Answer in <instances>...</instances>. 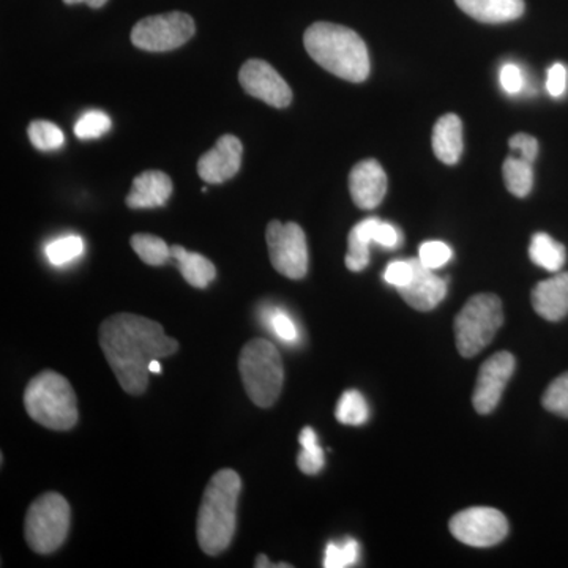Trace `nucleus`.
Here are the masks:
<instances>
[{
  "label": "nucleus",
  "mask_w": 568,
  "mask_h": 568,
  "mask_svg": "<svg viewBox=\"0 0 568 568\" xmlns=\"http://www.w3.org/2000/svg\"><path fill=\"white\" fill-rule=\"evenodd\" d=\"M504 323L503 304L495 294H477L455 320L458 353L470 358L493 342Z\"/></svg>",
  "instance_id": "6"
},
{
  "label": "nucleus",
  "mask_w": 568,
  "mask_h": 568,
  "mask_svg": "<svg viewBox=\"0 0 568 568\" xmlns=\"http://www.w3.org/2000/svg\"><path fill=\"white\" fill-rule=\"evenodd\" d=\"M532 306L549 323L564 320L568 315V272L538 283L532 291Z\"/></svg>",
  "instance_id": "16"
},
{
  "label": "nucleus",
  "mask_w": 568,
  "mask_h": 568,
  "mask_svg": "<svg viewBox=\"0 0 568 568\" xmlns=\"http://www.w3.org/2000/svg\"><path fill=\"white\" fill-rule=\"evenodd\" d=\"M239 372L246 395L260 407L274 406L284 384L282 355L271 342L254 338L242 347Z\"/></svg>",
  "instance_id": "5"
},
{
  "label": "nucleus",
  "mask_w": 568,
  "mask_h": 568,
  "mask_svg": "<svg viewBox=\"0 0 568 568\" xmlns=\"http://www.w3.org/2000/svg\"><path fill=\"white\" fill-rule=\"evenodd\" d=\"M241 489V477L233 469L213 474L205 487L196 523L197 541L205 555L219 556L230 548Z\"/></svg>",
  "instance_id": "3"
},
{
  "label": "nucleus",
  "mask_w": 568,
  "mask_h": 568,
  "mask_svg": "<svg viewBox=\"0 0 568 568\" xmlns=\"http://www.w3.org/2000/svg\"><path fill=\"white\" fill-rule=\"evenodd\" d=\"M84 241L80 235H65L48 244L44 253L52 265H65L78 260L84 253Z\"/></svg>",
  "instance_id": "27"
},
{
  "label": "nucleus",
  "mask_w": 568,
  "mask_h": 568,
  "mask_svg": "<svg viewBox=\"0 0 568 568\" xmlns=\"http://www.w3.org/2000/svg\"><path fill=\"white\" fill-rule=\"evenodd\" d=\"M375 244L383 248L394 250L402 244V233L396 230L394 224L379 222L376 227Z\"/></svg>",
  "instance_id": "38"
},
{
  "label": "nucleus",
  "mask_w": 568,
  "mask_h": 568,
  "mask_svg": "<svg viewBox=\"0 0 568 568\" xmlns=\"http://www.w3.org/2000/svg\"><path fill=\"white\" fill-rule=\"evenodd\" d=\"M515 365L514 355L507 351L491 355L481 365L473 395V405L478 414H489L496 409L508 381L514 376Z\"/></svg>",
  "instance_id": "12"
},
{
  "label": "nucleus",
  "mask_w": 568,
  "mask_h": 568,
  "mask_svg": "<svg viewBox=\"0 0 568 568\" xmlns=\"http://www.w3.org/2000/svg\"><path fill=\"white\" fill-rule=\"evenodd\" d=\"M413 260L392 261V263L387 265L386 272H384L386 283L396 287V290H402V287L407 286L410 280H413Z\"/></svg>",
  "instance_id": "34"
},
{
  "label": "nucleus",
  "mask_w": 568,
  "mask_h": 568,
  "mask_svg": "<svg viewBox=\"0 0 568 568\" xmlns=\"http://www.w3.org/2000/svg\"><path fill=\"white\" fill-rule=\"evenodd\" d=\"M298 443H301L302 452L297 457L298 469L308 476H315V474L323 470L324 467V452L317 444V436L315 429L312 426H305L298 436Z\"/></svg>",
  "instance_id": "24"
},
{
  "label": "nucleus",
  "mask_w": 568,
  "mask_h": 568,
  "mask_svg": "<svg viewBox=\"0 0 568 568\" xmlns=\"http://www.w3.org/2000/svg\"><path fill=\"white\" fill-rule=\"evenodd\" d=\"M305 50L324 70L349 82L369 77L368 48L357 32L332 22H316L306 29Z\"/></svg>",
  "instance_id": "2"
},
{
  "label": "nucleus",
  "mask_w": 568,
  "mask_h": 568,
  "mask_svg": "<svg viewBox=\"0 0 568 568\" xmlns=\"http://www.w3.org/2000/svg\"><path fill=\"white\" fill-rule=\"evenodd\" d=\"M349 192L354 204L372 211L383 203L387 193V175L376 160H364L355 164L349 174Z\"/></svg>",
  "instance_id": "14"
},
{
  "label": "nucleus",
  "mask_w": 568,
  "mask_h": 568,
  "mask_svg": "<svg viewBox=\"0 0 568 568\" xmlns=\"http://www.w3.org/2000/svg\"><path fill=\"white\" fill-rule=\"evenodd\" d=\"M529 256L530 261L538 267L558 274L566 264V246L555 241L551 235L537 233L530 241Z\"/></svg>",
  "instance_id": "22"
},
{
  "label": "nucleus",
  "mask_w": 568,
  "mask_h": 568,
  "mask_svg": "<svg viewBox=\"0 0 568 568\" xmlns=\"http://www.w3.org/2000/svg\"><path fill=\"white\" fill-rule=\"evenodd\" d=\"M381 220L376 216L366 219L364 222L355 224L353 231L347 237L346 267L351 272L365 271L369 264V246L375 244L376 227Z\"/></svg>",
  "instance_id": "20"
},
{
  "label": "nucleus",
  "mask_w": 568,
  "mask_h": 568,
  "mask_svg": "<svg viewBox=\"0 0 568 568\" xmlns=\"http://www.w3.org/2000/svg\"><path fill=\"white\" fill-rule=\"evenodd\" d=\"M99 334L108 364L130 395L144 394L153 361L170 357L179 351V343L164 334L162 324L130 313L104 320Z\"/></svg>",
  "instance_id": "1"
},
{
  "label": "nucleus",
  "mask_w": 568,
  "mask_h": 568,
  "mask_svg": "<svg viewBox=\"0 0 568 568\" xmlns=\"http://www.w3.org/2000/svg\"><path fill=\"white\" fill-rule=\"evenodd\" d=\"M541 405L556 416L568 418V373L552 381L541 398Z\"/></svg>",
  "instance_id": "30"
},
{
  "label": "nucleus",
  "mask_w": 568,
  "mask_h": 568,
  "mask_svg": "<svg viewBox=\"0 0 568 568\" xmlns=\"http://www.w3.org/2000/svg\"><path fill=\"white\" fill-rule=\"evenodd\" d=\"M268 256L278 274L302 280L308 272V244L297 223L271 222L267 226Z\"/></svg>",
  "instance_id": "9"
},
{
  "label": "nucleus",
  "mask_w": 568,
  "mask_h": 568,
  "mask_svg": "<svg viewBox=\"0 0 568 568\" xmlns=\"http://www.w3.org/2000/svg\"><path fill=\"white\" fill-rule=\"evenodd\" d=\"M463 123L457 114H446L433 129V151L444 164H457L463 155Z\"/></svg>",
  "instance_id": "19"
},
{
  "label": "nucleus",
  "mask_w": 568,
  "mask_h": 568,
  "mask_svg": "<svg viewBox=\"0 0 568 568\" xmlns=\"http://www.w3.org/2000/svg\"><path fill=\"white\" fill-rule=\"evenodd\" d=\"M265 323L268 328L274 332L276 338L282 339L287 345H295L301 338L297 325H295L293 317L287 315L283 310L274 308L265 315Z\"/></svg>",
  "instance_id": "32"
},
{
  "label": "nucleus",
  "mask_w": 568,
  "mask_h": 568,
  "mask_svg": "<svg viewBox=\"0 0 568 568\" xmlns=\"http://www.w3.org/2000/svg\"><path fill=\"white\" fill-rule=\"evenodd\" d=\"M503 174L508 192L517 197L528 196L534 186L532 163L519 156H508L504 162Z\"/></svg>",
  "instance_id": "23"
},
{
  "label": "nucleus",
  "mask_w": 568,
  "mask_h": 568,
  "mask_svg": "<svg viewBox=\"0 0 568 568\" xmlns=\"http://www.w3.org/2000/svg\"><path fill=\"white\" fill-rule=\"evenodd\" d=\"M132 248L141 257L142 263L149 265H163L171 260V248L163 239L151 234H134Z\"/></svg>",
  "instance_id": "26"
},
{
  "label": "nucleus",
  "mask_w": 568,
  "mask_h": 568,
  "mask_svg": "<svg viewBox=\"0 0 568 568\" xmlns=\"http://www.w3.org/2000/svg\"><path fill=\"white\" fill-rule=\"evenodd\" d=\"M242 142L234 134H224L216 141L212 151L205 152L197 162V174L213 185H219L233 179L241 170Z\"/></svg>",
  "instance_id": "13"
},
{
  "label": "nucleus",
  "mask_w": 568,
  "mask_h": 568,
  "mask_svg": "<svg viewBox=\"0 0 568 568\" xmlns=\"http://www.w3.org/2000/svg\"><path fill=\"white\" fill-rule=\"evenodd\" d=\"M149 372H151L152 375H160V373H162V365H160V362L153 361L151 366H149Z\"/></svg>",
  "instance_id": "41"
},
{
  "label": "nucleus",
  "mask_w": 568,
  "mask_h": 568,
  "mask_svg": "<svg viewBox=\"0 0 568 568\" xmlns=\"http://www.w3.org/2000/svg\"><path fill=\"white\" fill-rule=\"evenodd\" d=\"M173 194V181L162 171H144L133 181V189L126 196L130 209H155L168 203Z\"/></svg>",
  "instance_id": "17"
},
{
  "label": "nucleus",
  "mask_w": 568,
  "mask_h": 568,
  "mask_svg": "<svg viewBox=\"0 0 568 568\" xmlns=\"http://www.w3.org/2000/svg\"><path fill=\"white\" fill-rule=\"evenodd\" d=\"M499 81L507 95H518L525 89V74L515 63H506L500 69Z\"/></svg>",
  "instance_id": "35"
},
{
  "label": "nucleus",
  "mask_w": 568,
  "mask_h": 568,
  "mask_svg": "<svg viewBox=\"0 0 568 568\" xmlns=\"http://www.w3.org/2000/svg\"><path fill=\"white\" fill-rule=\"evenodd\" d=\"M254 567L256 568H271L276 567L274 564L271 562V560L267 559V556L260 555L256 558V564H254Z\"/></svg>",
  "instance_id": "40"
},
{
  "label": "nucleus",
  "mask_w": 568,
  "mask_h": 568,
  "mask_svg": "<svg viewBox=\"0 0 568 568\" xmlns=\"http://www.w3.org/2000/svg\"><path fill=\"white\" fill-rule=\"evenodd\" d=\"M454 256L450 246L439 241L424 242L418 250V260L432 271L444 267Z\"/></svg>",
  "instance_id": "33"
},
{
  "label": "nucleus",
  "mask_w": 568,
  "mask_h": 568,
  "mask_svg": "<svg viewBox=\"0 0 568 568\" xmlns=\"http://www.w3.org/2000/svg\"><path fill=\"white\" fill-rule=\"evenodd\" d=\"M171 257L178 263L183 278L193 287L204 290L215 280V265L203 254L190 253L181 245L171 246Z\"/></svg>",
  "instance_id": "21"
},
{
  "label": "nucleus",
  "mask_w": 568,
  "mask_h": 568,
  "mask_svg": "<svg viewBox=\"0 0 568 568\" xmlns=\"http://www.w3.org/2000/svg\"><path fill=\"white\" fill-rule=\"evenodd\" d=\"M194 32L196 26L190 14L171 11L138 22L132 31V43L144 51H173L192 39Z\"/></svg>",
  "instance_id": "8"
},
{
  "label": "nucleus",
  "mask_w": 568,
  "mask_h": 568,
  "mask_svg": "<svg viewBox=\"0 0 568 568\" xmlns=\"http://www.w3.org/2000/svg\"><path fill=\"white\" fill-rule=\"evenodd\" d=\"M111 119L110 115L100 111H91L82 115L80 121L74 125V134L80 140H97L103 136L104 133L110 132Z\"/></svg>",
  "instance_id": "31"
},
{
  "label": "nucleus",
  "mask_w": 568,
  "mask_h": 568,
  "mask_svg": "<svg viewBox=\"0 0 568 568\" xmlns=\"http://www.w3.org/2000/svg\"><path fill=\"white\" fill-rule=\"evenodd\" d=\"M28 133L33 148L43 152L55 151V149L62 148L63 141H65L62 130L48 121H33L29 125Z\"/></svg>",
  "instance_id": "29"
},
{
  "label": "nucleus",
  "mask_w": 568,
  "mask_h": 568,
  "mask_svg": "<svg viewBox=\"0 0 568 568\" xmlns=\"http://www.w3.org/2000/svg\"><path fill=\"white\" fill-rule=\"evenodd\" d=\"M67 6H77V3H88L91 9H102L108 0H63Z\"/></svg>",
  "instance_id": "39"
},
{
  "label": "nucleus",
  "mask_w": 568,
  "mask_h": 568,
  "mask_svg": "<svg viewBox=\"0 0 568 568\" xmlns=\"http://www.w3.org/2000/svg\"><path fill=\"white\" fill-rule=\"evenodd\" d=\"M361 558V545L354 538H346L342 544L327 545L325 548L324 567L325 568H346L355 566Z\"/></svg>",
  "instance_id": "28"
},
{
  "label": "nucleus",
  "mask_w": 568,
  "mask_h": 568,
  "mask_svg": "<svg viewBox=\"0 0 568 568\" xmlns=\"http://www.w3.org/2000/svg\"><path fill=\"white\" fill-rule=\"evenodd\" d=\"M459 10L484 24H504L525 13V0H455Z\"/></svg>",
  "instance_id": "18"
},
{
  "label": "nucleus",
  "mask_w": 568,
  "mask_h": 568,
  "mask_svg": "<svg viewBox=\"0 0 568 568\" xmlns=\"http://www.w3.org/2000/svg\"><path fill=\"white\" fill-rule=\"evenodd\" d=\"M508 145H510V149H514V151L519 152V159L526 160V162L532 164L536 162L538 155V141L536 138L526 133H517L515 136L510 138Z\"/></svg>",
  "instance_id": "36"
},
{
  "label": "nucleus",
  "mask_w": 568,
  "mask_h": 568,
  "mask_svg": "<svg viewBox=\"0 0 568 568\" xmlns=\"http://www.w3.org/2000/svg\"><path fill=\"white\" fill-rule=\"evenodd\" d=\"M414 276L407 286L402 287L399 294L405 298L406 304L418 310L429 312L436 308L447 295V282L435 274V271L422 264V261L413 260Z\"/></svg>",
  "instance_id": "15"
},
{
  "label": "nucleus",
  "mask_w": 568,
  "mask_h": 568,
  "mask_svg": "<svg viewBox=\"0 0 568 568\" xmlns=\"http://www.w3.org/2000/svg\"><path fill=\"white\" fill-rule=\"evenodd\" d=\"M335 416L343 425H364L369 418V407L365 396L357 390H347L339 398Z\"/></svg>",
  "instance_id": "25"
},
{
  "label": "nucleus",
  "mask_w": 568,
  "mask_h": 568,
  "mask_svg": "<svg viewBox=\"0 0 568 568\" xmlns=\"http://www.w3.org/2000/svg\"><path fill=\"white\" fill-rule=\"evenodd\" d=\"M567 69L562 63H555V65L549 67L548 78H547V91L549 95L555 97V99H559L567 91Z\"/></svg>",
  "instance_id": "37"
},
{
  "label": "nucleus",
  "mask_w": 568,
  "mask_h": 568,
  "mask_svg": "<svg viewBox=\"0 0 568 568\" xmlns=\"http://www.w3.org/2000/svg\"><path fill=\"white\" fill-rule=\"evenodd\" d=\"M70 506L58 493L33 500L26 515L24 536L32 551L50 555L62 547L70 530Z\"/></svg>",
  "instance_id": "7"
},
{
  "label": "nucleus",
  "mask_w": 568,
  "mask_h": 568,
  "mask_svg": "<svg viewBox=\"0 0 568 568\" xmlns=\"http://www.w3.org/2000/svg\"><path fill=\"white\" fill-rule=\"evenodd\" d=\"M239 81L248 95L263 100L268 106L282 110L293 102V91L287 82L280 77L278 71L271 63L261 59L246 61L239 73Z\"/></svg>",
  "instance_id": "11"
},
{
  "label": "nucleus",
  "mask_w": 568,
  "mask_h": 568,
  "mask_svg": "<svg viewBox=\"0 0 568 568\" xmlns=\"http://www.w3.org/2000/svg\"><path fill=\"white\" fill-rule=\"evenodd\" d=\"M448 528L462 544L474 548H489L507 537L508 521L506 515L496 508L473 507L455 515Z\"/></svg>",
  "instance_id": "10"
},
{
  "label": "nucleus",
  "mask_w": 568,
  "mask_h": 568,
  "mask_svg": "<svg viewBox=\"0 0 568 568\" xmlns=\"http://www.w3.org/2000/svg\"><path fill=\"white\" fill-rule=\"evenodd\" d=\"M29 416L54 432H67L78 422L77 394L69 381L59 373L41 372L31 379L24 392Z\"/></svg>",
  "instance_id": "4"
}]
</instances>
